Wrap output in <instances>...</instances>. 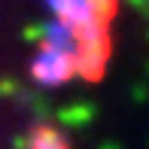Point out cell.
I'll return each mask as SVG.
<instances>
[{
    "mask_svg": "<svg viewBox=\"0 0 149 149\" xmlns=\"http://www.w3.org/2000/svg\"><path fill=\"white\" fill-rule=\"evenodd\" d=\"M31 73H33V79H37L40 85H61V82H67V79L76 73L73 70V55L55 49V46H49V43H43L40 55L31 61Z\"/></svg>",
    "mask_w": 149,
    "mask_h": 149,
    "instance_id": "6da1fadb",
    "label": "cell"
},
{
    "mask_svg": "<svg viewBox=\"0 0 149 149\" xmlns=\"http://www.w3.org/2000/svg\"><path fill=\"white\" fill-rule=\"evenodd\" d=\"M46 6L52 9V15L58 22H64L73 33H79L82 28H88L94 22L91 9H88V0H46Z\"/></svg>",
    "mask_w": 149,
    "mask_h": 149,
    "instance_id": "7a4b0ae2",
    "label": "cell"
},
{
    "mask_svg": "<svg viewBox=\"0 0 149 149\" xmlns=\"http://www.w3.org/2000/svg\"><path fill=\"white\" fill-rule=\"evenodd\" d=\"M28 146H31V149H70L67 137L58 131V128H52V125H37V128L31 131Z\"/></svg>",
    "mask_w": 149,
    "mask_h": 149,
    "instance_id": "3957f363",
    "label": "cell"
},
{
    "mask_svg": "<svg viewBox=\"0 0 149 149\" xmlns=\"http://www.w3.org/2000/svg\"><path fill=\"white\" fill-rule=\"evenodd\" d=\"M88 9H91V18L104 28H110V22L116 18L119 12V0H88Z\"/></svg>",
    "mask_w": 149,
    "mask_h": 149,
    "instance_id": "277c9868",
    "label": "cell"
}]
</instances>
